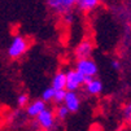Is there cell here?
I'll return each mask as SVG.
<instances>
[{
	"label": "cell",
	"instance_id": "1",
	"mask_svg": "<svg viewBox=\"0 0 131 131\" xmlns=\"http://www.w3.org/2000/svg\"><path fill=\"white\" fill-rule=\"evenodd\" d=\"M30 47V42L26 36L24 35H16L12 38L8 48H7V54L12 60H18L22 56L26 54L27 49Z\"/></svg>",
	"mask_w": 131,
	"mask_h": 131
},
{
	"label": "cell",
	"instance_id": "2",
	"mask_svg": "<svg viewBox=\"0 0 131 131\" xmlns=\"http://www.w3.org/2000/svg\"><path fill=\"white\" fill-rule=\"evenodd\" d=\"M46 4L53 14L64 17L73 13V10L77 8L78 0H46Z\"/></svg>",
	"mask_w": 131,
	"mask_h": 131
},
{
	"label": "cell",
	"instance_id": "3",
	"mask_svg": "<svg viewBox=\"0 0 131 131\" xmlns=\"http://www.w3.org/2000/svg\"><path fill=\"white\" fill-rule=\"evenodd\" d=\"M74 69H75L81 75H83L86 79L97 77V73H99V66H97L96 61L92 57L91 59L77 60L75 65H74Z\"/></svg>",
	"mask_w": 131,
	"mask_h": 131
},
{
	"label": "cell",
	"instance_id": "4",
	"mask_svg": "<svg viewBox=\"0 0 131 131\" xmlns=\"http://www.w3.org/2000/svg\"><path fill=\"white\" fill-rule=\"evenodd\" d=\"M57 119L54 116V110L51 108H47L43 113H40L38 117L35 118V123L38 128L44 130V131H53L57 127Z\"/></svg>",
	"mask_w": 131,
	"mask_h": 131
},
{
	"label": "cell",
	"instance_id": "5",
	"mask_svg": "<svg viewBox=\"0 0 131 131\" xmlns=\"http://www.w3.org/2000/svg\"><path fill=\"white\" fill-rule=\"evenodd\" d=\"M66 73V91H73L78 92L84 87L86 78L75 70V69H68L65 70Z\"/></svg>",
	"mask_w": 131,
	"mask_h": 131
},
{
	"label": "cell",
	"instance_id": "6",
	"mask_svg": "<svg viewBox=\"0 0 131 131\" xmlns=\"http://www.w3.org/2000/svg\"><path fill=\"white\" fill-rule=\"evenodd\" d=\"M93 42L91 39H82L74 48V57L75 60H83V59H91V56L93 53Z\"/></svg>",
	"mask_w": 131,
	"mask_h": 131
},
{
	"label": "cell",
	"instance_id": "7",
	"mask_svg": "<svg viewBox=\"0 0 131 131\" xmlns=\"http://www.w3.org/2000/svg\"><path fill=\"white\" fill-rule=\"evenodd\" d=\"M47 108H48V104L46 101H43L42 99H34L25 108V114H26L27 118L35 119L40 113H43Z\"/></svg>",
	"mask_w": 131,
	"mask_h": 131
},
{
	"label": "cell",
	"instance_id": "8",
	"mask_svg": "<svg viewBox=\"0 0 131 131\" xmlns=\"http://www.w3.org/2000/svg\"><path fill=\"white\" fill-rule=\"evenodd\" d=\"M62 104L66 106V109L70 112V113H75V112H78L81 109V105H82V99H81L79 92L68 91Z\"/></svg>",
	"mask_w": 131,
	"mask_h": 131
},
{
	"label": "cell",
	"instance_id": "9",
	"mask_svg": "<svg viewBox=\"0 0 131 131\" xmlns=\"http://www.w3.org/2000/svg\"><path fill=\"white\" fill-rule=\"evenodd\" d=\"M83 90L90 96H99L100 93L103 92V90H104V84H103L101 79L97 78V77L90 78V79H86Z\"/></svg>",
	"mask_w": 131,
	"mask_h": 131
},
{
	"label": "cell",
	"instance_id": "10",
	"mask_svg": "<svg viewBox=\"0 0 131 131\" xmlns=\"http://www.w3.org/2000/svg\"><path fill=\"white\" fill-rule=\"evenodd\" d=\"M51 87L54 91L66 90V73L65 70H57L51 79Z\"/></svg>",
	"mask_w": 131,
	"mask_h": 131
},
{
	"label": "cell",
	"instance_id": "11",
	"mask_svg": "<svg viewBox=\"0 0 131 131\" xmlns=\"http://www.w3.org/2000/svg\"><path fill=\"white\" fill-rule=\"evenodd\" d=\"M100 4V0H78L77 8L83 13H90L95 10Z\"/></svg>",
	"mask_w": 131,
	"mask_h": 131
},
{
	"label": "cell",
	"instance_id": "12",
	"mask_svg": "<svg viewBox=\"0 0 131 131\" xmlns=\"http://www.w3.org/2000/svg\"><path fill=\"white\" fill-rule=\"evenodd\" d=\"M53 110H54L56 119H57L59 122L65 121V119L69 117V114H70V112L66 109V106H65L64 104H61V105H56V108H54Z\"/></svg>",
	"mask_w": 131,
	"mask_h": 131
},
{
	"label": "cell",
	"instance_id": "13",
	"mask_svg": "<svg viewBox=\"0 0 131 131\" xmlns=\"http://www.w3.org/2000/svg\"><path fill=\"white\" fill-rule=\"evenodd\" d=\"M30 96L27 95L26 92H21L20 95L17 96V99H16V104H17V106L20 108V109H25L29 104H30Z\"/></svg>",
	"mask_w": 131,
	"mask_h": 131
},
{
	"label": "cell",
	"instance_id": "14",
	"mask_svg": "<svg viewBox=\"0 0 131 131\" xmlns=\"http://www.w3.org/2000/svg\"><path fill=\"white\" fill-rule=\"evenodd\" d=\"M122 118L123 121L131 127V101L126 103L122 106Z\"/></svg>",
	"mask_w": 131,
	"mask_h": 131
},
{
	"label": "cell",
	"instance_id": "15",
	"mask_svg": "<svg viewBox=\"0 0 131 131\" xmlns=\"http://www.w3.org/2000/svg\"><path fill=\"white\" fill-rule=\"evenodd\" d=\"M40 99H42L43 101H46L47 104H48V103H53V99H54V90H53L51 86L47 87V88H44L43 92H42Z\"/></svg>",
	"mask_w": 131,
	"mask_h": 131
},
{
	"label": "cell",
	"instance_id": "16",
	"mask_svg": "<svg viewBox=\"0 0 131 131\" xmlns=\"http://www.w3.org/2000/svg\"><path fill=\"white\" fill-rule=\"evenodd\" d=\"M66 90H60V91H54V99H53V104L54 105H61L64 103V99L66 96Z\"/></svg>",
	"mask_w": 131,
	"mask_h": 131
},
{
	"label": "cell",
	"instance_id": "17",
	"mask_svg": "<svg viewBox=\"0 0 131 131\" xmlns=\"http://www.w3.org/2000/svg\"><path fill=\"white\" fill-rule=\"evenodd\" d=\"M110 66L113 68L114 70H119V69H121V62H119L117 59H112V60H110Z\"/></svg>",
	"mask_w": 131,
	"mask_h": 131
},
{
	"label": "cell",
	"instance_id": "18",
	"mask_svg": "<svg viewBox=\"0 0 131 131\" xmlns=\"http://www.w3.org/2000/svg\"><path fill=\"white\" fill-rule=\"evenodd\" d=\"M62 21H64L65 24H71V22L74 21V14H73V13H69V14L64 16V17H62Z\"/></svg>",
	"mask_w": 131,
	"mask_h": 131
},
{
	"label": "cell",
	"instance_id": "19",
	"mask_svg": "<svg viewBox=\"0 0 131 131\" xmlns=\"http://www.w3.org/2000/svg\"><path fill=\"white\" fill-rule=\"evenodd\" d=\"M105 2H108V0H100V3H105Z\"/></svg>",
	"mask_w": 131,
	"mask_h": 131
},
{
	"label": "cell",
	"instance_id": "20",
	"mask_svg": "<svg viewBox=\"0 0 131 131\" xmlns=\"http://www.w3.org/2000/svg\"><path fill=\"white\" fill-rule=\"evenodd\" d=\"M35 131H44V130H40V128H38V130H35Z\"/></svg>",
	"mask_w": 131,
	"mask_h": 131
}]
</instances>
